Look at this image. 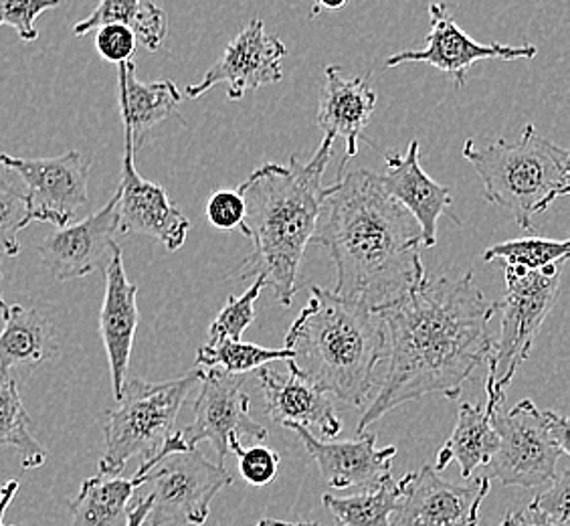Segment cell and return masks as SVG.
Wrapping results in <instances>:
<instances>
[{
    "mask_svg": "<svg viewBox=\"0 0 570 526\" xmlns=\"http://www.w3.org/2000/svg\"><path fill=\"white\" fill-rule=\"evenodd\" d=\"M495 312L498 304L485 300L473 272L461 277H425L417 290L379 310L386 369L356 434L361 436L389 411L425 394L458 399L461 387L492 352L490 322Z\"/></svg>",
    "mask_w": 570,
    "mask_h": 526,
    "instance_id": "1",
    "label": "cell"
},
{
    "mask_svg": "<svg viewBox=\"0 0 570 526\" xmlns=\"http://www.w3.org/2000/svg\"><path fill=\"white\" fill-rule=\"evenodd\" d=\"M309 243L326 247L336 265L334 294L383 310L423 284V231L417 220L364 168L330 185Z\"/></svg>",
    "mask_w": 570,
    "mask_h": 526,
    "instance_id": "2",
    "label": "cell"
},
{
    "mask_svg": "<svg viewBox=\"0 0 570 526\" xmlns=\"http://www.w3.org/2000/svg\"><path fill=\"white\" fill-rule=\"evenodd\" d=\"M334 140L324 136L307 163L297 154L287 165L265 163L237 188L245 201L239 227L253 243L243 274L264 275L265 285L274 288L275 300L285 308L292 306L299 265L328 195L324 175Z\"/></svg>",
    "mask_w": 570,
    "mask_h": 526,
    "instance_id": "3",
    "label": "cell"
},
{
    "mask_svg": "<svg viewBox=\"0 0 570 526\" xmlns=\"http://www.w3.org/2000/svg\"><path fill=\"white\" fill-rule=\"evenodd\" d=\"M289 373L352 407L364 406L384 359L383 320L376 310L314 285L285 334Z\"/></svg>",
    "mask_w": 570,
    "mask_h": 526,
    "instance_id": "4",
    "label": "cell"
},
{
    "mask_svg": "<svg viewBox=\"0 0 570 526\" xmlns=\"http://www.w3.org/2000/svg\"><path fill=\"white\" fill-rule=\"evenodd\" d=\"M463 158L482 178L485 201L505 208L528 233L537 215L570 193L569 150L538 134L534 124L524 126L514 143L500 138L480 148L470 138Z\"/></svg>",
    "mask_w": 570,
    "mask_h": 526,
    "instance_id": "5",
    "label": "cell"
},
{
    "mask_svg": "<svg viewBox=\"0 0 570 526\" xmlns=\"http://www.w3.org/2000/svg\"><path fill=\"white\" fill-rule=\"evenodd\" d=\"M198 381L200 369L163 383L142 379L126 381L118 407L108 411L104 426L106 450L99 458V474L120 476L132 458L144 456L146 460L160 450L173 434L180 407Z\"/></svg>",
    "mask_w": 570,
    "mask_h": 526,
    "instance_id": "6",
    "label": "cell"
},
{
    "mask_svg": "<svg viewBox=\"0 0 570 526\" xmlns=\"http://www.w3.org/2000/svg\"><path fill=\"white\" fill-rule=\"evenodd\" d=\"M494 429L500 446L483 466L490 480L538 488L557 476L560 460L569 458V419L557 411L538 409L530 399L504 416L495 411Z\"/></svg>",
    "mask_w": 570,
    "mask_h": 526,
    "instance_id": "7",
    "label": "cell"
},
{
    "mask_svg": "<svg viewBox=\"0 0 570 526\" xmlns=\"http://www.w3.org/2000/svg\"><path fill=\"white\" fill-rule=\"evenodd\" d=\"M564 265L567 262L552 263L534 272L504 267L508 292L502 302H495L498 310H502V329L488 357V399L504 401L505 387L530 357L537 334L559 298Z\"/></svg>",
    "mask_w": 570,
    "mask_h": 526,
    "instance_id": "8",
    "label": "cell"
},
{
    "mask_svg": "<svg viewBox=\"0 0 570 526\" xmlns=\"http://www.w3.org/2000/svg\"><path fill=\"white\" fill-rule=\"evenodd\" d=\"M136 474L142 486H150V513L144 526H203L215 496L233 484L225 466L207 460L197 448L156 451Z\"/></svg>",
    "mask_w": 570,
    "mask_h": 526,
    "instance_id": "9",
    "label": "cell"
},
{
    "mask_svg": "<svg viewBox=\"0 0 570 526\" xmlns=\"http://www.w3.org/2000/svg\"><path fill=\"white\" fill-rule=\"evenodd\" d=\"M200 391L195 401V419L188 428L178 429L188 450L209 441L219 456L239 454L242 441H265L267 429L252 417L249 394L243 391V374H230L220 369L200 371Z\"/></svg>",
    "mask_w": 570,
    "mask_h": 526,
    "instance_id": "10",
    "label": "cell"
},
{
    "mask_svg": "<svg viewBox=\"0 0 570 526\" xmlns=\"http://www.w3.org/2000/svg\"><path fill=\"white\" fill-rule=\"evenodd\" d=\"M0 166L9 168L24 183L33 221L66 227L88 207L91 160L77 150L51 158L0 154Z\"/></svg>",
    "mask_w": 570,
    "mask_h": 526,
    "instance_id": "11",
    "label": "cell"
},
{
    "mask_svg": "<svg viewBox=\"0 0 570 526\" xmlns=\"http://www.w3.org/2000/svg\"><path fill=\"white\" fill-rule=\"evenodd\" d=\"M428 43L423 49L399 51L384 61L386 67L425 64L448 74L455 88H465L468 74L473 66L485 59L498 61H515V59H534L538 56L537 45L478 43L455 22L453 12L445 2L429 4Z\"/></svg>",
    "mask_w": 570,
    "mask_h": 526,
    "instance_id": "12",
    "label": "cell"
},
{
    "mask_svg": "<svg viewBox=\"0 0 570 526\" xmlns=\"http://www.w3.org/2000/svg\"><path fill=\"white\" fill-rule=\"evenodd\" d=\"M287 47L275 35L267 33L264 19L255 17L242 33L237 35L215 61L205 77L185 88L187 98L198 99L209 89L223 86L227 99L239 101L245 94L267 88L284 79V59Z\"/></svg>",
    "mask_w": 570,
    "mask_h": 526,
    "instance_id": "13",
    "label": "cell"
},
{
    "mask_svg": "<svg viewBox=\"0 0 570 526\" xmlns=\"http://www.w3.org/2000/svg\"><path fill=\"white\" fill-rule=\"evenodd\" d=\"M401 484L393 526H478L480 508L492 488L488 476L470 486L443 480L433 466L405 474Z\"/></svg>",
    "mask_w": 570,
    "mask_h": 526,
    "instance_id": "14",
    "label": "cell"
},
{
    "mask_svg": "<svg viewBox=\"0 0 570 526\" xmlns=\"http://www.w3.org/2000/svg\"><path fill=\"white\" fill-rule=\"evenodd\" d=\"M132 138L124 132L121 183L118 187V231L128 235H148L163 243L168 252L187 242L190 221L168 197L166 188L140 176L134 165Z\"/></svg>",
    "mask_w": 570,
    "mask_h": 526,
    "instance_id": "15",
    "label": "cell"
},
{
    "mask_svg": "<svg viewBox=\"0 0 570 526\" xmlns=\"http://www.w3.org/2000/svg\"><path fill=\"white\" fill-rule=\"evenodd\" d=\"M118 193L106 207L89 215L76 225L57 227L39 245V253L47 270L59 282L79 280L110 262L118 247Z\"/></svg>",
    "mask_w": 570,
    "mask_h": 526,
    "instance_id": "16",
    "label": "cell"
},
{
    "mask_svg": "<svg viewBox=\"0 0 570 526\" xmlns=\"http://www.w3.org/2000/svg\"><path fill=\"white\" fill-rule=\"evenodd\" d=\"M284 428L296 431L302 439L312 460L318 464L322 476L332 488H352L361 486L362 490L374 488L391 476V464L395 460V446H386L383 450L376 448V434L362 431L356 441H322L309 434V429L284 421Z\"/></svg>",
    "mask_w": 570,
    "mask_h": 526,
    "instance_id": "17",
    "label": "cell"
},
{
    "mask_svg": "<svg viewBox=\"0 0 570 526\" xmlns=\"http://www.w3.org/2000/svg\"><path fill=\"white\" fill-rule=\"evenodd\" d=\"M106 272V292L99 312V334L106 347L110 362L111 387L114 397L120 401L130 357H132L134 337L138 329V288L126 275L121 247L118 245L111 253L110 262L104 267Z\"/></svg>",
    "mask_w": 570,
    "mask_h": 526,
    "instance_id": "18",
    "label": "cell"
},
{
    "mask_svg": "<svg viewBox=\"0 0 570 526\" xmlns=\"http://www.w3.org/2000/svg\"><path fill=\"white\" fill-rule=\"evenodd\" d=\"M421 148L411 140L405 154L389 153L384 156L386 173L379 175L384 191L417 220L423 231V245L433 247L438 243V221L450 213L453 198L450 188L439 185L421 166Z\"/></svg>",
    "mask_w": 570,
    "mask_h": 526,
    "instance_id": "19",
    "label": "cell"
},
{
    "mask_svg": "<svg viewBox=\"0 0 570 526\" xmlns=\"http://www.w3.org/2000/svg\"><path fill=\"white\" fill-rule=\"evenodd\" d=\"M376 101L379 98L371 86V76L346 77L338 66L324 69L318 126L324 136L344 140L346 158L358 154L362 134L373 120Z\"/></svg>",
    "mask_w": 570,
    "mask_h": 526,
    "instance_id": "20",
    "label": "cell"
},
{
    "mask_svg": "<svg viewBox=\"0 0 570 526\" xmlns=\"http://www.w3.org/2000/svg\"><path fill=\"white\" fill-rule=\"evenodd\" d=\"M118 91L124 132H128L132 138L134 153L148 143L150 134L163 121L178 116V108L183 104V94L176 88L175 81H140L136 76L134 59L118 66ZM178 120L183 118L178 116Z\"/></svg>",
    "mask_w": 570,
    "mask_h": 526,
    "instance_id": "21",
    "label": "cell"
},
{
    "mask_svg": "<svg viewBox=\"0 0 570 526\" xmlns=\"http://www.w3.org/2000/svg\"><path fill=\"white\" fill-rule=\"evenodd\" d=\"M257 377L264 391L267 413L275 423L294 421L304 428H316L324 438H338L342 421L326 393L314 384L306 383L294 373L289 379H277L265 367L257 369Z\"/></svg>",
    "mask_w": 570,
    "mask_h": 526,
    "instance_id": "22",
    "label": "cell"
},
{
    "mask_svg": "<svg viewBox=\"0 0 570 526\" xmlns=\"http://www.w3.org/2000/svg\"><path fill=\"white\" fill-rule=\"evenodd\" d=\"M495 399H488L485 406L461 403L458 411V423L448 439V444L439 450L435 470H445L451 461H458L463 478H472L473 471L483 468L494 456L500 438L494 429L495 411H500Z\"/></svg>",
    "mask_w": 570,
    "mask_h": 526,
    "instance_id": "23",
    "label": "cell"
},
{
    "mask_svg": "<svg viewBox=\"0 0 570 526\" xmlns=\"http://www.w3.org/2000/svg\"><path fill=\"white\" fill-rule=\"evenodd\" d=\"M2 320L0 369L9 373H27L59 354L53 329L37 310L14 304L2 314Z\"/></svg>",
    "mask_w": 570,
    "mask_h": 526,
    "instance_id": "24",
    "label": "cell"
},
{
    "mask_svg": "<svg viewBox=\"0 0 570 526\" xmlns=\"http://www.w3.org/2000/svg\"><path fill=\"white\" fill-rule=\"evenodd\" d=\"M142 486V478L94 476L81 484L76 498L69 503V526H124L132 496Z\"/></svg>",
    "mask_w": 570,
    "mask_h": 526,
    "instance_id": "25",
    "label": "cell"
},
{
    "mask_svg": "<svg viewBox=\"0 0 570 526\" xmlns=\"http://www.w3.org/2000/svg\"><path fill=\"white\" fill-rule=\"evenodd\" d=\"M114 22L132 29L138 43L153 53L163 47L168 35V17L153 0H99L94 12L73 27V35L86 37Z\"/></svg>",
    "mask_w": 570,
    "mask_h": 526,
    "instance_id": "26",
    "label": "cell"
},
{
    "mask_svg": "<svg viewBox=\"0 0 570 526\" xmlns=\"http://www.w3.org/2000/svg\"><path fill=\"white\" fill-rule=\"evenodd\" d=\"M403 493L393 478L354 496L324 494L322 503L336 518V526H393V513Z\"/></svg>",
    "mask_w": 570,
    "mask_h": 526,
    "instance_id": "27",
    "label": "cell"
},
{
    "mask_svg": "<svg viewBox=\"0 0 570 526\" xmlns=\"http://www.w3.org/2000/svg\"><path fill=\"white\" fill-rule=\"evenodd\" d=\"M29 421L14 377L0 369V448H14L22 470H37L47 461V450L33 438Z\"/></svg>",
    "mask_w": 570,
    "mask_h": 526,
    "instance_id": "28",
    "label": "cell"
},
{
    "mask_svg": "<svg viewBox=\"0 0 570 526\" xmlns=\"http://www.w3.org/2000/svg\"><path fill=\"white\" fill-rule=\"evenodd\" d=\"M287 349H265L243 340H220L215 344H205L197 352V367L220 369L225 373L243 374L257 371L267 362L287 361Z\"/></svg>",
    "mask_w": 570,
    "mask_h": 526,
    "instance_id": "29",
    "label": "cell"
},
{
    "mask_svg": "<svg viewBox=\"0 0 570 526\" xmlns=\"http://www.w3.org/2000/svg\"><path fill=\"white\" fill-rule=\"evenodd\" d=\"M569 240H547V237H524L512 242L495 243L483 252V262L500 263L502 267H520L527 272L542 270L552 263L569 260Z\"/></svg>",
    "mask_w": 570,
    "mask_h": 526,
    "instance_id": "30",
    "label": "cell"
},
{
    "mask_svg": "<svg viewBox=\"0 0 570 526\" xmlns=\"http://www.w3.org/2000/svg\"><path fill=\"white\" fill-rule=\"evenodd\" d=\"M33 223L27 193L11 181L0 178V252L7 257L21 253L19 233Z\"/></svg>",
    "mask_w": 570,
    "mask_h": 526,
    "instance_id": "31",
    "label": "cell"
},
{
    "mask_svg": "<svg viewBox=\"0 0 570 526\" xmlns=\"http://www.w3.org/2000/svg\"><path fill=\"white\" fill-rule=\"evenodd\" d=\"M264 275H255L252 288L243 296L227 298V304L223 306L219 316L210 324L209 342L215 344L220 340H242L243 332L249 329L255 320V302L264 292Z\"/></svg>",
    "mask_w": 570,
    "mask_h": 526,
    "instance_id": "32",
    "label": "cell"
},
{
    "mask_svg": "<svg viewBox=\"0 0 570 526\" xmlns=\"http://www.w3.org/2000/svg\"><path fill=\"white\" fill-rule=\"evenodd\" d=\"M63 0H0V27H12L22 41L39 39L35 21L49 9H56Z\"/></svg>",
    "mask_w": 570,
    "mask_h": 526,
    "instance_id": "33",
    "label": "cell"
},
{
    "mask_svg": "<svg viewBox=\"0 0 570 526\" xmlns=\"http://www.w3.org/2000/svg\"><path fill=\"white\" fill-rule=\"evenodd\" d=\"M96 33V51L110 61L114 66H120L126 61H132L136 56L138 39L126 25H104L94 31Z\"/></svg>",
    "mask_w": 570,
    "mask_h": 526,
    "instance_id": "34",
    "label": "cell"
},
{
    "mask_svg": "<svg viewBox=\"0 0 570 526\" xmlns=\"http://www.w3.org/2000/svg\"><path fill=\"white\" fill-rule=\"evenodd\" d=\"M239 474L245 483L252 486H267L274 483L282 458L274 450L265 448V446H252V448H243L239 454Z\"/></svg>",
    "mask_w": 570,
    "mask_h": 526,
    "instance_id": "35",
    "label": "cell"
},
{
    "mask_svg": "<svg viewBox=\"0 0 570 526\" xmlns=\"http://www.w3.org/2000/svg\"><path fill=\"white\" fill-rule=\"evenodd\" d=\"M243 215H245V201L239 191H230V188L213 191L207 203V220L215 230H237L242 225Z\"/></svg>",
    "mask_w": 570,
    "mask_h": 526,
    "instance_id": "36",
    "label": "cell"
},
{
    "mask_svg": "<svg viewBox=\"0 0 570 526\" xmlns=\"http://www.w3.org/2000/svg\"><path fill=\"white\" fill-rule=\"evenodd\" d=\"M550 486L547 493L538 494L537 498L532 500L534 505L552 516L554 520H559L562 525L569 526V505H570V471L567 466L562 470L557 471V476L550 480Z\"/></svg>",
    "mask_w": 570,
    "mask_h": 526,
    "instance_id": "37",
    "label": "cell"
},
{
    "mask_svg": "<svg viewBox=\"0 0 570 526\" xmlns=\"http://www.w3.org/2000/svg\"><path fill=\"white\" fill-rule=\"evenodd\" d=\"M505 526H567L559 523V520H554L552 516L547 515V513H542L540 508H538L534 503H530V505L524 508V510H520V513H510V515L504 518Z\"/></svg>",
    "mask_w": 570,
    "mask_h": 526,
    "instance_id": "38",
    "label": "cell"
},
{
    "mask_svg": "<svg viewBox=\"0 0 570 526\" xmlns=\"http://www.w3.org/2000/svg\"><path fill=\"white\" fill-rule=\"evenodd\" d=\"M148 513H150V498H148V494L142 496V498H138L136 503L130 505L128 508V515H126V523L124 526H144L146 525V518H148Z\"/></svg>",
    "mask_w": 570,
    "mask_h": 526,
    "instance_id": "39",
    "label": "cell"
},
{
    "mask_svg": "<svg viewBox=\"0 0 570 526\" xmlns=\"http://www.w3.org/2000/svg\"><path fill=\"white\" fill-rule=\"evenodd\" d=\"M17 493H19V480H9L2 486V490H0V526H9L4 525V513L11 506Z\"/></svg>",
    "mask_w": 570,
    "mask_h": 526,
    "instance_id": "40",
    "label": "cell"
},
{
    "mask_svg": "<svg viewBox=\"0 0 570 526\" xmlns=\"http://www.w3.org/2000/svg\"><path fill=\"white\" fill-rule=\"evenodd\" d=\"M316 2H318V9H314V11H312V19L318 14L320 9L341 11V9H344V7L348 4V0H316Z\"/></svg>",
    "mask_w": 570,
    "mask_h": 526,
    "instance_id": "41",
    "label": "cell"
},
{
    "mask_svg": "<svg viewBox=\"0 0 570 526\" xmlns=\"http://www.w3.org/2000/svg\"><path fill=\"white\" fill-rule=\"evenodd\" d=\"M255 526H320L316 523H285V520H275V518H262Z\"/></svg>",
    "mask_w": 570,
    "mask_h": 526,
    "instance_id": "42",
    "label": "cell"
},
{
    "mask_svg": "<svg viewBox=\"0 0 570 526\" xmlns=\"http://www.w3.org/2000/svg\"><path fill=\"white\" fill-rule=\"evenodd\" d=\"M9 310V304L4 302V298H2V272H0V314H4Z\"/></svg>",
    "mask_w": 570,
    "mask_h": 526,
    "instance_id": "43",
    "label": "cell"
},
{
    "mask_svg": "<svg viewBox=\"0 0 570 526\" xmlns=\"http://www.w3.org/2000/svg\"><path fill=\"white\" fill-rule=\"evenodd\" d=\"M500 526H505V525H504V520H502V523H500Z\"/></svg>",
    "mask_w": 570,
    "mask_h": 526,
    "instance_id": "44",
    "label": "cell"
}]
</instances>
